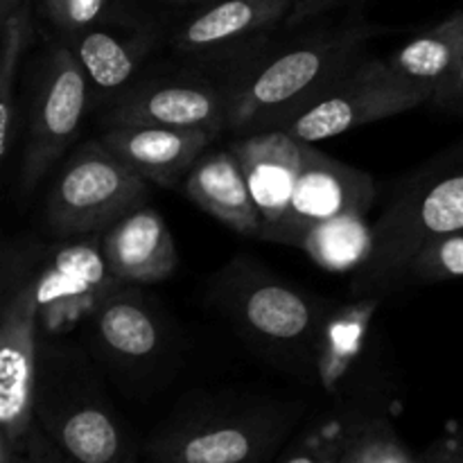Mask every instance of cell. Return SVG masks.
<instances>
[{
  "mask_svg": "<svg viewBox=\"0 0 463 463\" xmlns=\"http://www.w3.org/2000/svg\"><path fill=\"white\" fill-rule=\"evenodd\" d=\"M378 27L357 23L306 39L276 54L253 72L229 102L231 129H280L294 113L315 102L328 86L362 61Z\"/></svg>",
  "mask_w": 463,
  "mask_h": 463,
  "instance_id": "obj_1",
  "label": "cell"
},
{
  "mask_svg": "<svg viewBox=\"0 0 463 463\" xmlns=\"http://www.w3.org/2000/svg\"><path fill=\"white\" fill-rule=\"evenodd\" d=\"M373 229V256L353 285L357 297H384L407 279L425 242L463 231V149L420 172L392 199Z\"/></svg>",
  "mask_w": 463,
  "mask_h": 463,
  "instance_id": "obj_2",
  "label": "cell"
},
{
  "mask_svg": "<svg viewBox=\"0 0 463 463\" xmlns=\"http://www.w3.org/2000/svg\"><path fill=\"white\" fill-rule=\"evenodd\" d=\"M301 416L294 402H206L149 439V463H267Z\"/></svg>",
  "mask_w": 463,
  "mask_h": 463,
  "instance_id": "obj_3",
  "label": "cell"
},
{
  "mask_svg": "<svg viewBox=\"0 0 463 463\" xmlns=\"http://www.w3.org/2000/svg\"><path fill=\"white\" fill-rule=\"evenodd\" d=\"M147 181L122 163L102 140L77 147L50 190L45 222L54 238L104 233L127 213L145 206Z\"/></svg>",
  "mask_w": 463,
  "mask_h": 463,
  "instance_id": "obj_4",
  "label": "cell"
},
{
  "mask_svg": "<svg viewBox=\"0 0 463 463\" xmlns=\"http://www.w3.org/2000/svg\"><path fill=\"white\" fill-rule=\"evenodd\" d=\"M425 102H432V90L398 80L392 75L387 61L362 59L315 102L294 113L280 129L303 143L315 145L317 140L335 138Z\"/></svg>",
  "mask_w": 463,
  "mask_h": 463,
  "instance_id": "obj_5",
  "label": "cell"
},
{
  "mask_svg": "<svg viewBox=\"0 0 463 463\" xmlns=\"http://www.w3.org/2000/svg\"><path fill=\"white\" fill-rule=\"evenodd\" d=\"M36 423L66 463H138V446L104 396L39 371Z\"/></svg>",
  "mask_w": 463,
  "mask_h": 463,
  "instance_id": "obj_6",
  "label": "cell"
},
{
  "mask_svg": "<svg viewBox=\"0 0 463 463\" xmlns=\"http://www.w3.org/2000/svg\"><path fill=\"white\" fill-rule=\"evenodd\" d=\"M39 326L36 279H32L5 297L0 315V457L25 450L39 428Z\"/></svg>",
  "mask_w": 463,
  "mask_h": 463,
  "instance_id": "obj_7",
  "label": "cell"
},
{
  "mask_svg": "<svg viewBox=\"0 0 463 463\" xmlns=\"http://www.w3.org/2000/svg\"><path fill=\"white\" fill-rule=\"evenodd\" d=\"M90 102V81L68 45H52L32 99L23 188L30 193L80 136Z\"/></svg>",
  "mask_w": 463,
  "mask_h": 463,
  "instance_id": "obj_8",
  "label": "cell"
},
{
  "mask_svg": "<svg viewBox=\"0 0 463 463\" xmlns=\"http://www.w3.org/2000/svg\"><path fill=\"white\" fill-rule=\"evenodd\" d=\"M39 324L48 333H66L95 317L109 297L125 288L102 253V233L68 240L34 276Z\"/></svg>",
  "mask_w": 463,
  "mask_h": 463,
  "instance_id": "obj_9",
  "label": "cell"
},
{
  "mask_svg": "<svg viewBox=\"0 0 463 463\" xmlns=\"http://www.w3.org/2000/svg\"><path fill=\"white\" fill-rule=\"evenodd\" d=\"M373 199L375 184L371 175L335 161L307 143L297 188L269 242L298 247L303 235L315 224L357 208L369 211Z\"/></svg>",
  "mask_w": 463,
  "mask_h": 463,
  "instance_id": "obj_10",
  "label": "cell"
},
{
  "mask_svg": "<svg viewBox=\"0 0 463 463\" xmlns=\"http://www.w3.org/2000/svg\"><path fill=\"white\" fill-rule=\"evenodd\" d=\"M231 98L206 81H158L131 89L107 113L111 127H172L220 134L229 122Z\"/></svg>",
  "mask_w": 463,
  "mask_h": 463,
  "instance_id": "obj_11",
  "label": "cell"
},
{
  "mask_svg": "<svg viewBox=\"0 0 463 463\" xmlns=\"http://www.w3.org/2000/svg\"><path fill=\"white\" fill-rule=\"evenodd\" d=\"M306 149L307 143L283 129L251 131L231 143L260 215V240H269L283 220L306 161Z\"/></svg>",
  "mask_w": 463,
  "mask_h": 463,
  "instance_id": "obj_12",
  "label": "cell"
},
{
  "mask_svg": "<svg viewBox=\"0 0 463 463\" xmlns=\"http://www.w3.org/2000/svg\"><path fill=\"white\" fill-rule=\"evenodd\" d=\"M297 0H217L176 30V52L194 59H220L279 23L289 21Z\"/></svg>",
  "mask_w": 463,
  "mask_h": 463,
  "instance_id": "obj_13",
  "label": "cell"
},
{
  "mask_svg": "<svg viewBox=\"0 0 463 463\" xmlns=\"http://www.w3.org/2000/svg\"><path fill=\"white\" fill-rule=\"evenodd\" d=\"M215 138L208 129L111 127L99 140L147 184L175 188Z\"/></svg>",
  "mask_w": 463,
  "mask_h": 463,
  "instance_id": "obj_14",
  "label": "cell"
},
{
  "mask_svg": "<svg viewBox=\"0 0 463 463\" xmlns=\"http://www.w3.org/2000/svg\"><path fill=\"white\" fill-rule=\"evenodd\" d=\"M102 253L111 274L125 285H152L176 269L175 240L161 213L140 206L102 233Z\"/></svg>",
  "mask_w": 463,
  "mask_h": 463,
  "instance_id": "obj_15",
  "label": "cell"
},
{
  "mask_svg": "<svg viewBox=\"0 0 463 463\" xmlns=\"http://www.w3.org/2000/svg\"><path fill=\"white\" fill-rule=\"evenodd\" d=\"M184 193L194 206L235 233L260 238V215L249 193L242 165L231 147L202 154L184 179Z\"/></svg>",
  "mask_w": 463,
  "mask_h": 463,
  "instance_id": "obj_16",
  "label": "cell"
},
{
  "mask_svg": "<svg viewBox=\"0 0 463 463\" xmlns=\"http://www.w3.org/2000/svg\"><path fill=\"white\" fill-rule=\"evenodd\" d=\"M383 306L380 294H366L321 315L315 339V364L321 389L330 396L342 393L353 364L364 353L371 321Z\"/></svg>",
  "mask_w": 463,
  "mask_h": 463,
  "instance_id": "obj_17",
  "label": "cell"
},
{
  "mask_svg": "<svg viewBox=\"0 0 463 463\" xmlns=\"http://www.w3.org/2000/svg\"><path fill=\"white\" fill-rule=\"evenodd\" d=\"M235 310L249 330L269 342L294 344L310 335L315 339L321 315L289 285L271 279H253L235 298Z\"/></svg>",
  "mask_w": 463,
  "mask_h": 463,
  "instance_id": "obj_18",
  "label": "cell"
},
{
  "mask_svg": "<svg viewBox=\"0 0 463 463\" xmlns=\"http://www.w3.org/2000/svg\"><path fill=\"white\" fill-rule=\"evenodd\" d=\"M463 57V9L407 41L387 59L392 75L414 86L437 90Z\"/></svg>",
  "mask_w": 463,
  "mask_h": 463,
  "instance_id": "obj_19",
  "label": "cell"
},
{
  "mask_svg": "<svg viewBox=\"0 0 463 463\" xmlns=\"http://www.w3.org/2000/svg\"><path fill=\"white\" fill-rule=\"evenodd\" d=\"M373 247L375 229L369 222V211L357 208L312 226L297 249L306 251L321 269L346 274L360 271L373 256Z\"/></svg>",
  "mask_w": 463,
  "mask_h": 463,
  "instance_id": "obj_20",
  "label": "cell"
},
{
  "mask_svg": "<svg viewBox=\"0 0 463 463\" xmlns=\"http://www.w3.org/2000/svg\"><path fill=\"white\" fill-rule=\"evenodd\" d=\"M93 321L104 346L122 360H145L161 346L156 317L125 288L102 303Z\"/></svg>",
  "mask_w": 463,
  "mask_h": 463,
  "instance_id": "obj_21",
  "label": "cell"
},
{
  "mask_svg": "<svg viewBox=\"0 0 463 463\" xmlns=\"http://www.w3.org/2000/svg\"><path fill=\"white\" fill-rule=\"evenodd\" d=\"M71 45L77 61L84 68L93 89L102 95H113L125 89L138 71L140 57L145 52L143 41L122 39L107 30H90L72 36Z\"/></svg>",
  "mask_w": 463,
  "mask_h": 463,
  "instance_id": "obj_22",
  "label": "cell"
},
{
  "mask_svg": "<svg viewBox=\"0 0 463 463\" xmlns=\"http://www.w3.org/2000/svg\"><path fill=\"white\" fill-rule=\"evenodd\" d=\"M335 463H419L384 410L346 405L342 446Z\"/></svg>",
  "mask_w": 463,
  "mask_h": 463,
  "instance_id": "obj_23",
  "label": "cell"
},
{
  "mask_svg": "<svg viewBox=\"0 0 463 463\" xmlns=\"http://www.w3.org/2000/svg\"><path fill=\"white\" fill-rule=\"evenodd\" d=\"M3 23V57H0V158L9 156L16 131V107H14V80L21 66L23 52L32 39L30 0L0 18Z\"/></svg>",
  "mask_w": 463,
  "mask_h": 463,
  "instance_id": "obj_24",
  "label": "cell"
},
{
  "mask_svg": "<svg viewBox=\"0 0 463 463\" xmlns=\"http://www.w3.org/2000/svg\"><path fill=\"white\" fill-rule=\"evenodd\" d=\"M346 407L337 414H330L312 423L306 432L298 434L288 450L276 463H335L342 446Z\"/></svg>",
  "mask_w": 463,
  "mask_h": 463,
  "instance_id": "obj_25",
  "label": "cell"
},
{
  "mask_svg": "<svg viewBox=\"0 0 463 463\" xmlns=\"http://www.w3.org/2000/svg\"><path fill=\"white\" fill-rule=\"evenodd\" d=\"M411 279L428 280V283H437V280L448 279H461L463 276V231L457 233L441 235L430 242L423 244L416 258L410 265Z\"/></svg>",
  "mask_w": 463,
  "mask_h": 463,
  "instance_id": "obj_26",
  "label": "cell"
},
{
  "mask_svg": "<svg viewBox=\"0 0 463 463\" xmlns=\"http://www.w3.org/2000/svg\"><path fill=\"white\" fill-rule=\"evenodd\" d=\"M111 0H43L45 16L68 36L90 30L102 18Z\"/></svg>",
  "mask_w": 463,
  "mask_h": 463,
  "instance_id": "obj_27",
  "label": "cell"
},
{
  "mask_svg": "<svg viewBox=\"0 0 463 463\" xmlns=\"http://www.w3.org/2000/svg\"><path fill=\"white\" fill-rule=\"evenodd\" d=\"M0 463H66V461H63V457L59 455L57 448L50 443V439L45 437L43 430L36 428L25 450L12 457H0Z\"/></svg>",
  "mask_w": 463,
  "mask_h": 463,
  "instance_id": "obj_28",
  "label": "cell"
},
{
  "mask_svg": "<svg viewBox=\"0 0 463 463\" xmlns=\"http://www.w3.org/2000/svg\"><path fill=\"white\" fill-rule=\"evenodd\" d=\"M419 463H463V432L434 441L420 452Z\"/></svg>",
  "mask_w": 463,
  "mask_h": 463,
  "instance_id": "obj_29",
  "label": "cell"
},
{
  "mask_svg": "<svg viewBox=\"0 0 463 463\" xmlns=\"http://www.w3.org/2000/svg\"><path fill=\"white\" fill-rule=\"evenodd\" d=\"M432 102L441 107H463V57L455 71L437 86Z\"/></svg>",
  "mask_w": 463,
  "mask_h": 463,
  "instance_id": "obj_30",
  "label": "cell"
},
{
  "mask_svg": "<svg viewBox=\"0 0 463 463\" xmlns=\"http://www.w3.org/2000/svg\"><path fill=\"white\" fill-rule=\"evenodd\" d=\"M333 3V0H297V5H294V12L292 16H289V25H297V23L306 21V18L315 16V14L324 12L328 5Z\"/></svg>",
  "mask_w": 463,
  "mask_h": 463,
  "instance_id": "obj_31",
  "label": "cell"
},
{
  "mask_svg": "<svg viewBox=\"0 0 463 463\" xmlns=\"http://www.w3.org/2000/svg\"><path fill=\"white\" fill-rule=\"evenodd\" d=\"M23 3H27V0H0V18H5L9 12H14L16 7H21Z\"/></svg>",
  "mask_w": 463,
  "mask_h": 463,
  "instance_id": "obj_32",
  "label": "cell"
},
{
  "mask_svg": "<svg viewBox=\"0 0 463 463\" xmlns=\"http://www.w3.org/2000/svg\"><path fill=\"white\" fill-rule=\"evenodd\" d=\"M163 3H175V5H184V3H203V0H163Z\"/></svg>",
  "mask_w": 463,
  "mask_h": 463,
  "instance_id": "obj_33",
  "label": "cell"
}]
</instances>
